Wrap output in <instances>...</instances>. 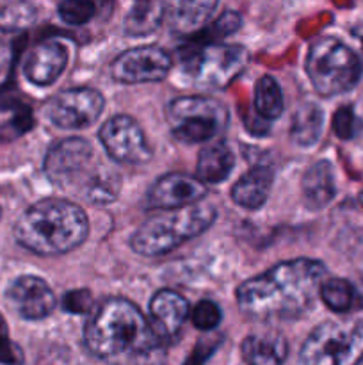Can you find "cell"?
<instances>
[{"label": "cell", "mask_w": 363, "mask_h": 365, "mask_svg": "<svg viewBox=\"0 0 363 365\" xmlns=\"http://www.w3.org/2000/svg\"><path fill=\"white\" fill-rule=\"evenodd\" d=\"M217 212L209 203L167 209L146 220L132 235V250L144 257H160L209 230Z\"/></svg>", "instance_id": "277c9868"}, {"label": "cell", "mask_w": 363, "mask_h": 365, "mask_svg": "<svg viewBox=\"0 0 363 365\" xmlns=\"http://www.w3.org/2000/svg\"><path fill=\"white\" fill-rule=\"evenodd\" d=\"M235 166V157L231 150L223 143L205 146L199 152L196 164V177L205 184H221L230 177Z\"/></svg>", "instance_id": "44dd1931"}, {"label": "cell", "mask_w": 363, "mask_h": 365, "mask_svg": "<svg viewBox=\"0 0 363 365\" xmlns=\"http://www.w3.org/2000/svg\"><path fill=\"white\" fill-rule=\"evenodd\" d=\"M302 196L310 209H324L335 198V175L327 160H319L306 170L302 177Z\"/></svg>", "instance_id": "d6986e66"}, {"label": "cell", "mask_w": 363, "mask_h": 365, "mask_svg": "<svg viewBox=\"0 0 363 365\" xmlns=\"http://www.w3.org/2000/svg\"><path fill=\"white\" fill-rule=\"evenodd\" d=\"M242 356L253 365H280L287 360V339L280 331L248 335L242 342Z\"/></svg>", "instance_id": "ac0fdd59"}, {"label": "cell", "mask_w": 363, "mask_h": 365, "mask_svg": "<svg viewBox=\"0 0 363 365\" xmlns=\"http://www.w3.org/2000/svg\"><path fill=\"white\" fill-rule=\"evenodd\" d=\"M219 0H174L169 13L171 27L180 34L199 31L216 11Z\"/></svg>", "instance_id": "ffe728a7"}, {"label": "cell", "mask_w": 363, "mask_h": 365, "mask_svg": "<svg viewBox=\"0 0 363 365\" xmlns=\"http://www.w3.org/2000/svg\"><path fill=\"white\" fill-rule=\"evenodd\" d=\"M326 277V266L313 259H292L246 280L237 289V303L255 319H292L313 305Z\"/></svg>", "instance_id": "6da1fadb"}, {"label": "cell", "mask_w": 363, "mask_h": 365, "mask_svg": "<svg viewBox=\"0 0 363 365\" xmlns=\"http://www.w3.org/2000/svg\"><path fill=\"white\" fill-rule=\"evenodd\" d=\"M84 344L91 355L102 360L139 359L162 346L144 314L125 298L100 303L85 324Z\"/></svg>", "instance_id": "7a4b0ae2"}, {"label": "cell", "mask_w": 363, "mask_h": 365, "mask_svg": "<svg viewBox=\"0 0 363 365\" xmlns=\"http://www.w3.org/2000/svg\"><path fill=\"white\" fill-rule=\"evenodd\" d=\"M70 53L59 39H45L28 52L23 63V75L36 86H50L60 77Z\"/></svg>", "instance_id": "2e32d148"}, {"label": "cell", "mask_w": 363, "mask_h": 365, "mask_svg": "<svg viewBox=\"0 0 363 365\" xmlns=\"http://www.w3.org/2000/svg\"><path fill=\"white\" fill-rule=\"evenodd\" d=\"M363 359V324L326 321L302 342L299 360L308 365H352Z\"/></svg>", "instance_id": "52a82bcc"}, {"label": "cell", "mask_w": 363, "mask_h": 365, "mask_svg": "<svg viewBox=\"0 0 363 365\" xmlns=\"http://www.w3.org/2000/svg\"><path fill=\"white\" fill-rule=\"evenodd\" d=\"M359 200H362V205H363V191H362V195H359Z\"/></svg>", "instance_id": "e575fe53"}, {"label": "cell", "mask_w": 363, "mask_h": 365, "mask_svg": "<svg viewBox=\"0 0 363 365\" xmlns=\"http://www.w3.org/2000/svg\"><path fill=\"white\" fill-rule=\"evenodd\" d=\"M88 234V214L80 205L64 198L39 200L14 225L18 245L41 257L73 252L85 241Z\"/></svg>", "instance_id": "3957f363"}, {"label": "cell", "mask_w": 363, "mask_h": 365, "mask_svg": "<svg viewBox=\"0 0 363 365\" xmlns=\"http://www.w3.org/2000/svg\"><path fill=\"white\" fill-rule=\"evenodd\" d=\"M4 57H6V50L2 48V43H0V68H2V63H4Z\"/></svg>", "instance_id": "836d02e7"}, {"label": "cell", "mask_w": 363, "mask_h": 365, "mask_svg": "<svg viewBox=\"0 0 363 365\" xmlns=\"http://www.w3.org/2000/svg\"><path fill=\"white\" fill-rule=\"evenodd\" d=\"M57 11L64 24L77 27L88 24L95 16L96 6L95 0H60Z\"/></svg>", "instance_id": "83f0119b"}, {"label": "cell", "mask_w": 363, "mask_h": 365, "mask_svg": "<svg viewBox=\"0 0 363 365\" xmlns=\"http://www.w3.org/2000/svg\"><path fill=\"white\" fill-rule=\"evenodd\" d=\"M166 118L178 141L196 145L217 138L226 128L228 109L212 96H178L167 106Z\"/></svg>", "instance_id": "8992f818"}, {"label": "cell", "mask_w": 363, "mask_h": 365, "mask_svg": "<svg viewBox=\"0 0 363 365\" xmlns=\"http://www.w3.org/2000/svg\"><path fill=\"white\" fill-rule=\"evenodd\" d=\"M206 196V184L187 173H167L152 185L148 205L152 209L167 210L192 205Z\"/></svg>", "instance_id": "5bb4252c"}, {"label": "cell", "mask_w": 363, "mask_h": 365, "mask_svg": "<svg viewBox=\"0 0 363 365\" xmlns=\"http://www.w3.org/2000/svg\"><path fill=\"white\" fill-rule=\"evenodd\" d=\"M93 296L89 291H70L63 298V309L71 314H84L91 309Z\"/></svg>", "instance_id": "d6a6232c"}, {"label": "cell", "mask_w": 363, "mask_h": 365, "mask_svg": "<svg viewBox=\"0 0 363 365\" xmlns=\"http://www.w3.org/2000/svg\"><path fill=\"white\" fill-rule=\"evenodd\" d=\"M320 298L330 307L333 312H347L352 309L356 299V291L352 287L351 282L344 280V278H330V280H322L319 287Z\"/></svg>", "instance_id": "484cf974"}, {"label": "cell", "mask_w": 363, "mask_h": 365, "mask_svg": "<svg viewBox=\"0 0 363 365\" xmlns=\"http://www.w3.org/2000/svg\"><path fill=\"white\" fill-rule=\"evenodd\" d=\"M164 16V0H134V7L125 16V32L128 36H148L160 27Z\"/></svg>", "instance_id": "7402d4cb"}, {"label": "cell", "mask_w": 363, "mask_h": 365, "mask_svg": "<svg viewBox=\"0 0 363 365\" xmlns=\"http://www.w3.org/2000/svg\"><path fill=\"white\" fill-rule=\"evenodd\" d=\"M255 109L263 120H276L285 109L283 93L270 75H263L255 86Z\"/></svg>", "instance_id": "cb8c5ba5"}, {"label": "cell", "mask_w": 363, "mask_h": 365, "mask_svg": "<svg viewBox=\"0 0 363 365\" xmlns=\"http://www.w3.org/2000/svg\"><path fill=\"white\" fill-rule=\"evenodd\" d=\"M241 24H242L241 14L235 13V11H224V13L221 14V16L217 18V20L214 21V24L210 25V29H206V31H210V34L217 36V38H224V36L228 34H233V32L241 27Z\"/></svg>", "instance_id": "1f68e13d"}, {"label": "cell", "mask_w": 363, "mask_h": 365, "mask_svg": "<svg viewBox=\"0 0 363 365\" xmlns=\"http://www.w3.org/2000/svg\"><path fill=\"white\" fill-rule=\"evenodd\" d=\"M105 107L102 93L93 88H73L59 93L50 102L48 120L64 130L88 128L100 118Z\"/></svg>", "instance_id": "30bf717a"}, {"label": "cell", "mask_w": 363, "mask_h": 365, "mask_svg": "<svg viewBox=\"0 0 363 365\" xmlns=\"http://www.w3.org/2000/svg\"><path fill=\"white\" fill-rule=\"evenodd\" d=\"M23 362L20 348L9 339L6 319L0 314V364H20Z\"/></svg>", "instance_id": "4dcf8cb0"}, {"label": "cell", "mask_w": 363, "mask_h": 365, "mask_svg": "<svg viewBox=\"0 0 363 365\" xmlns=\"http://www.w3.org/2000/svg\"><path fill=\"white\" fill-rule=\"evenodd\" d=\"M100 143L110 159L121 164L148 163L153 155L142 128L127 114H116L102 125Z\"/></svg>", "instance_id": "9c48e42d"}, {"label": "cell", "mask_w": 363, "mask_h": 365, "mask_svg": "<svg viewBox=\"0 0 363 365\" xmlns=\"http://www.w3.org/2000/svg\"><path fill=\"white\" fill-rule=\"evenodd\" d=\"M249 53L244 46L203 43L184 52L187 77L201 89H223L246 70Z\"/></svg>", "instance_id": "ba28073f"}, {"label": "cell", "mask_w": 363, "mask_h": 365, "mask_svg": "<svg viewBox=\"0 0 363 365\" xmlns=\"http://www.w3.org/2000/svg\"><path fill=\"white\" fill-rule=\"evenodd\" d=\"M359 123L362 121L356 118L352 107L345 106L335 113L333 118V130L340 139H352L359 132Z\"/></svg>", "instance_id": "f546056e"}, {"label": "cell", "mask_w": 363, "mask_h": 365, "mask_svg": "<svg viewBox=\"0 0 363 365\" xmlns=\"http://www.w3.org/2000/svg\"><path fill=\"white\" fill-rule=\"evenodd\" d=\"M192 324L201 331H212L219 327L221 319H223V312L217 307V303L210 302V299H201L198 305L192 309L191 312Z\"/></svg>", "instance_id": "f1b7e54d"}, {"label": "cell", "mask_w": 363, "mask_h": 365, "mask_svg": "<svg viewBox=\"0 0 363 365\" xmlns=\"http://www.w3.org/2000/svg\"><path fill=\"white\" fill-rule=\"evenodd\" d=\"M171 70V57L160 46H137L120 53L110 64V75L123 84L160 82Z\"/></svg>", "instance_id": "8fae6325"}, {"label": "cell", "mask_w": 363, "mask_h": 365, "mask_svg": "<svg viewBox=\"0 0 363 365\" xmlns=\"http://www.w3.org/2000/svg\"><path fill=\"white\" fill-rule=\"evenodd\" d=\"M38 18V9L28 0H0V31L18 32L31 27Z\"/></svg>", "instance_id": "d4e9b609"}, {"label": "cell", "mask_w": 363, "mask_h": 365, "mask_svg": "<svg viewBox=\"0 0 363 365\" xmlns=\"http://www.w3.org/2000/svg\"><path fill=\"white\" fill-rule=\"evenodd\" d=\"M6 299L11 309L27 321L46 319L56 310L57 299L52 287L43 278L25 274L7 287Z\"/></svg>", "instance_id": "7c38bea8"}, {"label": "cell", "mask_w": 363, "mask_h": 365, "mask_svg": "<svg viewBox=\"0 0 363 365\" xmlns=\"http://www.w3.org/2000/svg\"><path fill=\"white\" fill-rule=\"evenodd\" d=\"M324 113L315 103H302L292 116L290 138L299 146H313L322 135Z\"/></svg>", "instance_id": "603a6c76"}, {"label": "cell", "mask_w": 363, "mask_h": 365, "mask_svg": "<svg viewBox=\"0 0 363 365\" xmlns=\"http://www.w3.org/2000/svg\"><path fill=\"white\" fill-rule=\"evenodd\" d=\"M189 314H191V309H189L187 299L177 291L162 289L153 294L149 302V317H152L149 324L160 344H169L177 341Z\"/></svg>", "instance_id": "9a60e30c"}, {"label": "cell", "mask_w": 363, "mask_h": 365, "mask_svg": "<svg viewBox=\"0 0 363 365\" xmlns=\"http://www.w3.org/2000/svg\"><path fill=\"white\" fill-rule=\"evenodd\" d=\"M362 61L337 38H319L306 56V73L313 88L322 96L347 93L362 77Z\"/></svg>", "instance_id": "5b68a950"}, {"label": "cell", "mask_w": 363, "mask_h": 365, "mask_svg": "<svg viewBox=\"0 0 363 365\" xmlns=\"http://www.w3.org/2000/svg\"><path fill=\"white\" fill-rule=\"evenodd\" d=\"M274 175L269 166H255L246 171L231 187V200L246 210H258L269 198Z\"/></svg>", "instance_id": "e0dca14e"}, {"label": "cell", "mask_w": 363, "mask_h": 365, "mask_svg": "<svg viewBox=\"0 0 363 365\" xmlns=\"http://www.w3.org/2000/svg\"><path fill=\"white\" fill-rule=\"evenodd\" d=\"M0 217H2V207H0Z\"/></svg>", "instance_id": "d590c367"}, {"label": "cell", "mask_w": 363, "mask_h": 365, "mask_svg": "<svg viewBox=\"0 0 363 365\" xmlns=\"http://www.w3.org/2000/svg\"><path fill=\"white\" fill-rule=\"evenodd\" d=\"M95 157L93 145L84 138H68L56 143L45 157L46 177L57 185L73 182Z\"/></svg>", "instance_id": "4fadbf2b"}, {"label": "cell", "mask_w": 363, "mask_h": 365, "mask_svg": "<svg viewBox=\"0 0 363 365\" xmlns=\"http://www.w3.org/2000/svg\"><path fill=\"white\" fill-rule=\"evenodd\" d=\"M117 185L120 182L114 175H93L85 184L84 195L91 203H110L116 200Z\"/></svg>", "instance_id": "4316f807"}]
</instances>
